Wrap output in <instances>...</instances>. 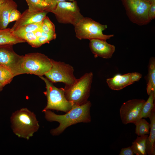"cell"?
Instances as JSON below:
<instances>
[{
    "label": "cell",
    "mask_w": 155,
    "mask_h": 155,
    "mask_svg": "<svg viewBox=\"0 0 155 155\" xmlns=\"http://www.w3.org/2000/svg\"><path fill=\"white\" fill-rule=\"evenodd\" d=\"M91 106V102L88 101L82 105H73L71 110L63 115L56 114L50 110L43 111L47 121L50 122H57L59 124L57 128L51 130L50 133L53 136L58 135L72 125L80 123L90 122Z\"/></svg>",
    "instance_id": "1"
},
{
    "label": "cell",
    "mask_w": 155,
    "mask_h": 155,
    "mask_svg": "<svg viewBox=\"0 0 155 155\" xmlns=\"http://www.w3.org/2000/svg\"><path fill=\"white\" fill-rule=\"evenodd\" d=\"M10 122L13 133L18 137L27 140L32 137L39 127L36 115L27 108L13 113Z\"/></svg>",
    "instance_id": "2"
},
{
    "label": "cell",
    "mask_w": 155,
    "mask_h": 155,
    "mask_svg": "<svg viewBox=\"0 0 155 155\" xmlns=\"http://www.w3.org/2000/svg\"><path fill=\"white\" fill-rule=\"evenodd\" d=\"M93 77L92 72L86 73L73 84L65 85L63 88L67 100L73 105H80L87 102L90 95Z\"/></svg>",
    "instance_id": "3"
},
{
    "label": "cell",
    "mask_w": 155,
    "mask_h": 155,
    "mask_svg": "<svg viewBox=\"0 0 155 155\" xmlns=\"http://www.w3.org/2000/svg\"><path fill=\"white\" fill-rule=\"evenodd\" d=\"M39 77L44 82L46 89L43 93L46 97L47 103L42 112L53 110L67 113L71 110L73 104L66 99L64 88L56 87L46 78Z\"/></svg>",
    "instance_id": "4"
},
{
    "label": "cell",
    "mask_w": 155,
    "mask_h": 155,
    "mask_svg": "<svg viewBox=\"0 0 155 155\" xmlns=\"http://www.w3.org/2000/svg\"><path fill=\"white\" fill-rule=\"evenodd\" d=\"M74 27L76 36L80 40L97 39L106 40L114 36L103 34V31L107 28V26L88 17H83Z\"/></svg>",
    "instance_id": "5"
},
{
    "label": "cell",
    "mask_w": 155,
    "mask_h": 155,
    "mask_svg": "<svg viewBox=\"0 0 155 155\" xmlns=\"http://www.w3.org/2000/svg\"><path fill=\"white\" fill-rule=\"evenodd\" d=\"M52 66L51 59L41 53H32L24 56L23 68L25 73L42 76Z\"/></svg>",
    "instance_id": "6"
},
{
    "label": "cell",
    "mask_w": 155,
    "mask_h": 155,
    "mask_svg": "<svg viewBox=\"0 0 155 155\" xmlns=\"http://www.w3.org/2000/svg\"><path fill=\"white\" fill-rule=\"evenodd\" d=\"M126 14L132 22L140 26L147 24L151 20L148 16L150 3L144 0H122Z\"/></svg>",
    "instance_id": "7"
},
{
    "label": "cell",
    "mask_w": 155,
    "mask_h": 155,
    "mask_svg": "<svg viewBox=\"0 0 155 155\" xmlns=\"http://www.w3.org/2000/svg\"><path fill=\"white\" fill-rule=\"evenodd\" d=\"M50 12L53 13L59 22L71 24L75 26L84 17L81 13L77 3L63 1L59 2L56 7Z\"/></svg>",
    "instance_id": "8"
},
{
    "label": "cell",
    "mask_w": 155,
    "mask_h": 155,
    "mask_svg": "<svg viewBox=\"0 0 155 155\" xmlns=\"http://www.w3.org/2000/svg\"><path fill=\"white\" fill-rule=\"evenodd\" d=\"M52 66L45 74L46 78L53 83L62 82L65 85L73 83L76 79L73 74V67L63 62L57 61L51 59Z\"/></svg>",
    "instance_id": "9"
},
{
    "label": "cell",
    "mask_w": 155,
    "mask_h": 155,
    "mask_svg": "<svg viewBox=\"0 0 155 155\" xmlns=\"http://www.w3.org/2000/svg\"><path fill=\"white\" fill-rule=\"evenodd\" d=\"M13 45L0 46V65L8 68L14 77L25 74L23 68L24 56L17 54Z\"/></svg>",
    "instance_id": "10"
},
{
    "label": "cell",
    "mask_w": 155,
    "mask_h": 155,
    "mask_svg": "<svg viewBox=\"0 0 155 155\" xmlns=\"http://www.w3.org/2000/svg\"><path fill=\"white\" fill-rule=\"evenodd\" d=\"M144 99H134L128 100L121 105L119 110L122 123L135 124L140 119L141 110L145 102Z\"/></svg>",
    "instance_id": "11"
},
{
    "label": "cell",
    "mask_w": 155,
    "mask_h": 155,
    "mask_svg": "<svg viewBox=\"0 0 155 155\" xmlns=\"http://www.w3.org/2000/svg\"><path fill=\"white\" fill-rule=\"evenodd\" d=\"M89 47L95 57L111 58L115 50V46L107 43L106 40L94 39L90 40Z\"/></svg>",
    "instance_id": "12"
},
{
    "label": "cell",
    "mask_w": 155,
    "mask_h": 155,
    "mask_svg": "<svg viewBox=\"0 0 155 155\" xmlns=\"http://www.w3.org/2000/svg\"><path fill=\"white\" fill-rule=\"evenodd\" d=\"M48 11L44 10L36 12H31L28 9L25 10L11 29V32L22 26L30 24L42 22Z\"/></svg>",
    "instance_id": "13"
},
{
    "label": "cell",
    "mask_w": 155,
    "mask_h": 155,
    "mask_svg": "<svg viewBox=\"0 0 155 155\" xmlns=\"http://www.w3.org/2000/svg\"><path fill=\"white\" fill-rule=\"evenodd\" d=\"M130 73L121 75L117 74L113 77L107 78L106 83L112 90H119L132 84L130 78Z\"/></svg>",
    "instance_id": "14"
},
{
    "label": "cell",
    "mask_w": 155,
    "mask_h": 155,
    "mask_svg": "<svg viewBox=\"0 0 155 155\" xmlns=\"http://www.w3.org/2000/svg\"><path fill=\"white\" fill-rule=\"evenodd\" d=\"M17 5L13 0H5L0 5V29L6 28L9 24V18L11 11L17 9Z\"/></svg>",
    "instance_id": "15"
},
{
    "label": "cell",
    "mask_w": 155,
    "mask_h": 155,
    "mask_svg": "<svg viewBox=\"0 0 155 155\" xmlns=\"http://www.w3.org/2000/svg\"><path fill=\"white\" fill-rule=\"evenodd\" d=\"M148 118L150 119V131L146 141V153L149 155H155V107L152 110Z\"/></svg>",
    "instance_id": "16"
},
{
    "label": "cell",
    "mask_w": 155,
    "mask_h": 155,
    "mask_svg": "<svg viewBox=\"0 0 155 155\" xmlns=\"http://www.w3.org/2000/svg\"><path fill=\"white\" fill-rule=\"evenodd\" d=\"M26 41L13 34L11 29H0V46L5 45H14Z\"/></svg>",
    "instance_id": "17"
},
{
    "label": "cell",
    "mask_w": 155,
    "mask_h": 155,
    "mask_svg": "<svg viewBox=\"0 0 155 155\" xmlns=\"http://www.w3.org/2000/svg\"><path fill=\"white\" fill-rule=\"evenodd\" d=\"M146 90L149 95L151 92H155V59L151 57L148 66Z\"/></svg>",
    "instance_id": "18"
},
{
    "label": "cell",
    "mask_w": 155,
    "mask_h": 155,
    "mask_svg": "<svg viewBox=\"0 0 155 155\" xmlns=\"http://www.w3.org/2000/svg\"><path fill=\"white\" fill-rule=\"evenodd\" d=\"M148 135L146 134L137 136L131 146L134 154L137 155H146V141Z\"/></svg>",
    "instance_id": "19"
},
{
    "label": "cell",
    "mask_w": 155,
    "mask_h": 155,
    "mask_svg": "<svg viewBox=\"0 0 155 155\" xmlns=\"http://www.w3.org/2000/svg\"><path fill=\"white\" fill-rule=\"evenodd\" d=\"M149 95L148 98L145 101L142 108L140 119L148 118L152 110L155 107V92H152Z\"/></svg>",
    "instance_id": "20"
},
{
    "label": "cell",
    "mask_w": 155,
    "mask_h": 155,
    "mask_svg": "<svg viewBox=\"0 0 155 155\" xmlns=\"http://www.w3.org/2000/svg\"><path fill=\"white\" fill-rule=\"evenodd\" d=\"M42 21L27 24L20 27L16 29L12 32L15 36L25 33L34 32L41 28Z\"/></svg>",
    "instance_id": "21"
},
{
    "label": "cell",
    "mask_w": 155,
    "mask_h": 155,
    "mask_svg": "<svg viewBox=\"0 0 155 155\" xmlns=\"http://www.w3.org/2000/svg\"><path fill=\"white\" fill-rule=\"evenodd\" d=\"M134 124L135 125V133L138 136L149 134L150 125L144 119H140Z\"/></svg>",
    "instance_id": "22"
},
{
    "label": "cell",
    "mask_w": 155,
    "mask_h": 155,
    "mask_svg": "<svg viewBox=\"0 0 155 155\" xmlns=\"http://www.w3.org/2000/svg\"><path fill=\"white\" fill-rule=\"evenodd\" d=\"M14 77L12 72L8 68L0 65V83L4 86L10 83Z\"/></svg>",
    "instance_id": "23"
},
{
    "label": "cell",
    "mask_w": 155,
    "mask_h": 155,
    "mask_svg": "<svg viewBox=\"0 0 155 155\" xmlns=\"http://www.w3.org/2000/svg\"><path fill=\"white\" fill-rule=\"evenodd\" d=\"M31 12H36L45 10L47 4L44 0H26Z\"/></svg>",
    "instance_id": "24"
},
{
    "label": "cell",
    "mask_w": 155,
    "mask_h": 155,
    "mask_svg": "<svg viewBox=\"0 0 155 155\" xmlns=\"http://www.w3.org/2000/svg\"><path fill=\"white\" fill-rule=\"evenodd\" d=\"M17 37L24 40L32 47L37 48L41 46L38 40V38L35 36L34 32L20 34Z\"/></svg>",
    "instance_id": "25"
},
{
    "label": "cell",
    "mask_w": 155,
    "mask_h": 155,
    "mask_svg": "<svg viewBox=\"0 0 155 155\" xmlns=\"http://www.w3.org/2000/svg\"><path fill=\"white\" fill-rule=\"evenodd\" d=\"M41 29L42 32L49 34L55 33V26L48 17L46 16L42 21Z\"/></svg>",
    "instance_id": "26"
},
{
    "label": "cell",
    "mask_w": 155,
    "mask_h": 155,
    "mask_svg": "<svg viewBox=\"0 0 155 155\" xmlns=\"http://www.w3.org/2000/svg\"><path fill=\"white\" fill-rule=\"evenodd\" d=\"M56 36V34H49L42 31L41 36L38 38V40L41 46L44 44L49 43L51 41L55 39Z\"/></svg>",
    "instance_id": "27"
},
{
    "label": "cell",
    "mask_w": 155,
    "mask_h": 155,
    "mask_svg": "<svg viewBox=\"0 0 155 155\" xmlns=\"http://www.w3.org/2000/svg\"><path fill=\"white\" fill-rule=\"evenodd\" d=\"M66 1H73L74 0H45V1L47 4V6L45 10L48 12H50L56 7L58 3Z\"/></svg>",
    "instance_id": "28"
},
{
    "label": "cell",
    "mask_w": 155,
    "mask_h": 155,
    "mask_svg": "<svg viewBox=\"0 0 155 155\" xmlns=\"http://www.w3.org/2000/svg\"><path fill=\"white\" fill-rule=\"evenodd\" d=\"M21 15L20 12L17 9H14L11 12L9 18V23L18 20Z\"/></svg>",
    "instance_id": "29"
},
{
    "label": "cell",
    "mask_w": 155,
    "mask_h": 155,
    "mask_svg": "<svg viewBox=\"0 0 155 155\" xmlns=\"http://www.w3.org/2000/svg\"><path fill=\"white\" fill-rule=\"evenodd\" d=\"M148 16L151 21L155 18V1L150 3L148 11Z\"/></svg>",
    "instance_id": "30"
},
{
    "label": "cell",
    "mask_w": 155,
    "mask_h": 155,
    "mask_svg": "<svg viewBox=\"0 0 155 155\" xmlns=\"http://www.w3.org/2000/svg\"><path fill=\"white\" fill-rule=\"evenodd\" d=\"M142 74L138 72L130 73V78L132 84L138 81L142 78Z\"/></svg>",
    "instance_id": "31"
},
{
    "label": "cell",
    "mask_w": 155,
    "mask_h": 155,
    "mask_svg": "<svg viewBox=\"0 0 155 155\" xmlns=\"http://www.w3.org/2000/svg\"><path fill=\"white\" fill-rule=\"evenodd\" d=\"M134 154L131 147L123 148L121 149L119 155H133Z\"/></svg>",
    "instance_id": "32"
},
{
    "label": "cell",
    "mask_w": 155,
    "mask_h": 155,
    "mask_svg": "<svg viewBox=\"0 0 155 155\" xmlns=\"http://www.w3.org/2000/svg\"><path fill=\"white\" fill-rule=\"evenodd\" d=\"M42 30L41 28L37 30L36 31L34 32V35L38 38L41 36L42 34Z\"/></svg>",
    "instance_id": "33"
},
{
    "label": "cell",
    "mask_w": 155,
    "mask_h": 155,
    "mask_svg": "<svg viewBox=\"0 0 155 155\" xmlns=\"http://www.w3.org/2000/svg\"><path fill=\"white\" fill-rule=\"evenodd\" d=\"M4 87V86L0 83V92L3 90Z\"/></svg>",
    "instance_id": "34"
},
{
    "label": "cell",
    "mask_w": 155,
    "mask_h": 155,
    "mask_svg": "<svg viewBox=\"0 0 155 155\" xmlns=\"http://www.w3.org/2000/svg\"><path fill=\"white\" fill-rule=\"evenodd\" d=\"M144 0L149 2L150 3H152V2L155 1V0Z\"/></svg>",
    "instance_id": "35"
},
{
    "label": "cell",
    "mask_w": 155,
    "mask_h": 155,
    "mask_svg": "<svg viewBox=\"0 0 155 155\" xmlns=\"http://www.w3.org/2000/svg\"><path fill=\"white\" fill-rule=\"evenodd\" d=\"M5 0H0V5Z\"/></svg>",
    "instance_id": "36"
},
{
    "label": "cell",
    "mask_w": 155,
    "mask_h": 155,
    "mask_svg": "<svg viewBox=\"0 0 155 155\" xmlns=\"http://www.w3.org/2000/svg\"></svg>",
    "instance_id": "37"
}]
</instances>
